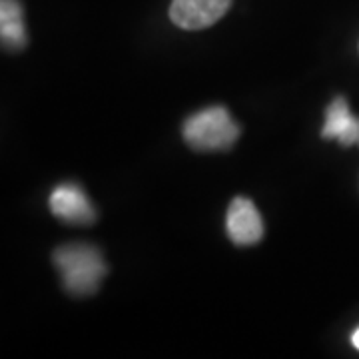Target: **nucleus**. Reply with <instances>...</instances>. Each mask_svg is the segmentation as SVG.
<instances>
[{
  "label": "nucleus",
  "mask_w": 359,
  "mask_h": 359,
  "mask_svg": "<svg viewBox=\"0 0 359 359\" xmlns=\"http://www.w3.org/2000/svg\"><path fill=\"white\" fill-rule=\"evenodd\" d=\"M50 212L66 224H92L96 219V212L86 198V194L76 184H62L54 188L50 196Z\"/></svg>",
  "instance_id": "5"
},
{
  "label": "nucleus",
  "mask_w": 359,
  "mask_h": 359,
  "mask_svg": "<svg viewBox=\"0 0 359 359\" xmlns=\"http://www.w3.org/2000/svg\"><path fill=\"white\" fill-rule=\"evenodd\" d=\"M351 344H353V347H355V349H359V330H355V332H353V335H351Z\"/></svg>",
  "instance_id": "8"
},
{
  "label": "nucleus",
  "mask_w": 359,
  "mask_h": 359,
  "mask_svg": "<svg viewBox=\"0 0 359 359\" xmlns=\"http://www.w3.org/2000/svg\"><path fill=\"white\" fill-rule=\"evenodd\" d=\"M228 236L236 245H254L264 238V222L254 205L248 198H236L228 208L226 216Z\"/></svg>",
  "instance_id": "4"
},
{
  "label": "nucleus",
  "mask_w": 359,
  "mask_h": 359,
  "mask_svg": "<svg viewBox=\"0 0 359 359\" xmlns=\"http://www.w3.org/2000/svg\"><path fill=\"white\" fill-rule=\"evenodd\" d=\"M184 138L200 152H216L228 150L240 136V126L233 122V118L226 108H205L202 112H196L184 122Z\"/></svg>",
  "instance_id": "2"
},
{
  "label": "nucleus",
  "mask_w": 359,
  "mask_h": 359,
  "mask_svg": "<svg viewBox=\"0 0 359 359\" xmlns=\"http://www.w3.org/2000/svg\"><path fill=\"white\" fill-rule=\"evenodd\" d=\"M231 6V0H172L170 18L184 30H202L216 25Z\"/></svg>",
  "instance_id": "3"
},
{
  "label": "nucleus",
  "mask_w": 359,
  "mask_h": 359,
  "mask_svg": "<svg viewBox=\"0 0 359 359\" xmlns=\"http://www.w3.org/2000/svg\"><path fill=\"white\" fill-rule=\"evenodd\" d=\"M54 266L60 271L66 292L90 295L98 290L106 276V264L96 248L86 244H68L54 252Z\"/></svg>",
  "instance_id": "1"
},
{
  "label": "nucleus",
  "mask_w": 359,
  "mask_h": 359,
  "mask_svg": "<svg viewBox=\"0 0 359 359\" xmlns=\"http://www.w3.org/2000/svg\"><path fill=\"white\" fill-rule=\"evenodd\" d=\"M0 36L6 50H22L26 46V28L22 18V6L18 0L0 2Z\"/></svg>",
  "instance_id": "7"
},
{
  "label": "nucleus",
  "mask_w": 359,
  "mask_h": 359,
  "mask_svg": "<svg viewBox=\"0 0 359 359\" xmlns=\"http://www.w3.org/2000/svg\"><path fill=\"white\" fill-rule=\"evenodd\" d=\"M323 138H335L341 146H359V118L351 114L346 98H335L325 110V124L321 130Z\"/></svg>",
  "instance_id": "6"
}]
</instances>
